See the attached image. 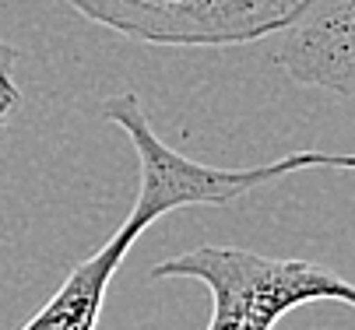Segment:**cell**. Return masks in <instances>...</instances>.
<instances>
[{"mask_svg": "<svg viewBox=\"0 0 355 330\" xmlns=\"http://www.w3.org/2000/svg\"><path fill=\"white\" fill-rule=\"evenodd\" d=\"M15 60L18 53L11 50L8 42H0V130H4L8 116L18 106V84H15Z\"/></svg>", "mask_w": 355, "mask_h": 330, "instance_id": "obj_5", "label": "cell"}, {"mask_svg": "<svg viewBox=\"0 0 355 330\" xmlns=\"http://www.w3.org/2000/svg\"><path fill=\"white\" fill-rule=\"evenodd\" d=\"M85 18L155 46H236L285 32L302 0H67Z\"/></svg>", "mask_w": 355, "mask_h": 330, "instance_id": "obj_3", "label": "cell"}, {"mask_svg": "<svg viewBox=\"0 0 355 330\" xmlns=\"http://www.w3.org/2000/svg\"><path fill=\"white\" fill-rule=\"evenodd\" d=\"M151 277L200 281L215 302L208 330H275L285 313L306 302L355 306V285L334 271L295 257H261L239 246H197L155 264Z\"/></svg>", "mask_w": 355, "mask_h": 330, "instance_id": "obj_2", "label": "cell"}, {"mask_svg": "<svg viewBox=\"0 0 355 330\" xmlns=\"http://www.w3.org/2000/svg\"><path fill=\"white\" fill-rule=\"evenodd\" d=\"M98 113L113 127H120L137 152V165H141L137 201H134L130 214L120 221V228L85 264H78L67 274L60 292L21 330H95L116 267L127 260L130 246L141 239V232L151 228V221H159L169 211L232 204L243 194L257 190V186L282 179L288 172H302V169H348V172H355V155H331V152H295V155L275 158L268 165H250V169L200 165V162L173 152L155 134V127H151V120H148V113L134 91H120V95L103 99L98 102Z\"/></svg>", "mask_w": 355, "mask_h": 330, "instance_id": "obj_1", "label": "cell"}, {"mask_svg": "<svg viewBox=\"0 0 355 330\" xmlns=\"http://www.w3.org/2000/svg\"><path fill=\"white\" fill-rule=\"evenodd\" d=\"M278 64L299 84L355 95V0H302L282 32Z\"/></svg>", "mask_w": 355, "mask_h": 330, "instance_id": "obj_4", "label": "cell"}]
</instances>
